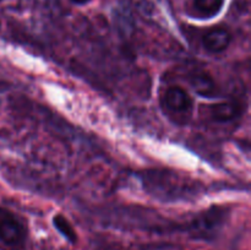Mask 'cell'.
<instances>
[{
	"label": "cell",
	"instance_id": "cell-1",
	"mask_svg": "<svg viewBox=\"0 0 251 250\" xmlns=\"http://www.w3.org/2000/svg\"><path fill=\"white\" fill-rule=\"evenodd\" d=\"M147 190L161 200H179L196 193L191 181L168 171H147L140 174Z\"/></svg>",
	"mask_w": 251,
	"mask_h": 250
},
{
	"label": "cell",
	"instance_id": "cell-2",
	"mask_svg": "<svg viewBox=\"0 0 251 250\" xmlns=\"http://www.w3.org/2000/svg\"><path fill=\"white\" fill-rule=\"evenodd\" d=\"M228 215L229 211L227 207L223 206L210 207L191 221L188 228L189 233L196 239L212 240L222 229Z\"/></svg>",
	"mask_w": 251,
	"mask_h": 250
},
{
	"label": "cell",
	"instance_id": "cell-3",
	"mask_svg": "<svg viewBox=\"0 0 251 250\" xmlns=\"http://www.w3.org/2000/svg\"><path fill=\"white\" fill-rule=\"evenodd\" d=\"M27 230L12 212L0 208V248L2 250H24Z\"/></svg>",
	"mask_w": 251,
	"mask_h": 250
},
{
	"label": "cell",
	"instance_id": "cell-4",
	"mask_svg": "<svg viewBox=\"0 0 251 250\" xmlns=\"http://www.w3.org/2000/svg\"><path fill=\"white\" fill-rule=\"evenodd\" d=\"M162 105L168 114L179 118L180 122H185L193 110V100L185 88L172 86L164 92Z\"/></svg>",
	"mask_w": 251,
	"mask_h": 250
},
{
	"label": "cell",
	"instance_id": "cell-5",
	"mask_svg": "<svg viewBox=\"0 0 251 250\" xmlns=\"http://www.w3.org/2000/svg\"><path fill=\"white\" fill-rule=\"evenodd\" d=\"M232 34L225 27H216L206 32L202 37V44L210 53H222L229 47Z\"/></svg>",
	"mask_w": 251,
	"mask_h": 250
},
{
	"label": "cell",
	"instance_id": "cell-6",
	"mask_svg": "<svg viewBox=\"0 0 251 250\" xmlns=\"http://www.w3.org/2000/svg\"><path fill=\"white\" fill-rule=\"evenodd\" d=\"M188 81L193 90L202 97H212L218 91V87L212 76L203 70L194 71L193 74L189 75Z\"/></svg>",
	"mask_w": 251,
	"mask_h": 250
},
{
	"label": "cell",
	"instance_id": "cell-7",
	"mask_svg": "<svg viewBox=\"0 0 251 250\" xmlns=\"http://www.w3.org/2000/svg\"><path fill=\"white\" fill-rule=\"evenodd\" d=\"M242 112V108L238 102L234 100H225V102L215 103L210 107V115L215 122L228 123L238 118Z\"/></svg>",
	"mask_w": 251,
	"mask_h": 250
},
{
	"label": "cell",
	"instance_id": "cell-8",
	"mask_svg": "<svg viewBox=\"0 0 251 250\" xmlns=\"http://www.w3.org/2000/svg\"><path fill=\"white\" fill-rule=\"evenodd\" d=\"M222 6L223 0H194V10L205 19L216 16Z\"/></svg>",
	"mask_w": 251,
	"mask_h": 250
},
{
	"label": "cell",
	"instance_id": "cell-9",
	"mask_svg": "<svg viewBox=\"0 0 251 250\" xmlns=\"http://www.w3.org/2000/svg\"><path fill=\"white\" fill-rule=\"evenodd\" d=\"M53 223H54V227L56 228V230H58L64 238H66L69 242L75 244L76 240H77V235H76V232L73 228V225H71V223L69 222L64 216L61 215L54 216Z\"/></svg>",
	"mask_w": 251,
	"mask_h": 250
},
{
	"label": "cell",
	"instance_id": "cell-10",
	"mask_svg": "<svg viewBox=\"0 0 251 250\" xmlns=\"http://www.w3.org/2000/svg\"><path fill=\"white\" fill-rule=\"evenodd\" d=\"M70 1L75 5H86V4H88L91 0H70Z\"/></svg>",
	"mask_w": 251,
	"mask_h": 250
}]
</instances>
